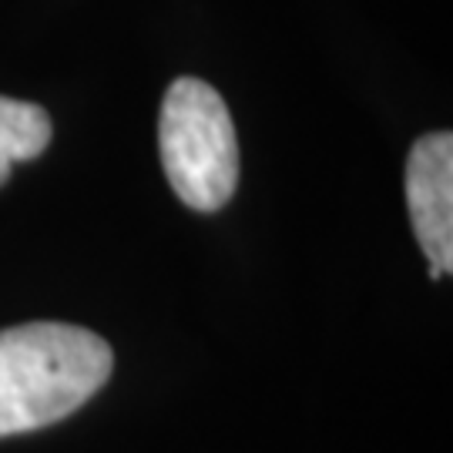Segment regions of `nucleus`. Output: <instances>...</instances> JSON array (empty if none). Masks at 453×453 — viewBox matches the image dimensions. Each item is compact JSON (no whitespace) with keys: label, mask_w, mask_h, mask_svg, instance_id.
Instances as JSON below:
<instances>
[{"label":"nucleus","mask_w":453,"mask_h":453,"mask_svg":"<svg viewBox=\"0 0 453 453\" xmlns=\"http://www.w3.org/2000/svg\"><path fill=\"white\" fill-rule=\"evenodd\" d=\"M111 346L71 323L0 329V437L41 430L81 410L108 383Z\"/></svg>","instance_id":"f257e3e1"},{"label":"nucleus","mask_w":453,"mask_h":453,"mask_svg":"<svg viewBox=\"0 0 453 453\" xmlns=\"http://www.w3.org/2000/svg\"><path fill=\"white\" fill-rule=\"evenodd\" d=\"M165 179L195 211H219L239 185V142L222 95L209 81L168 84L158 114Z\"/></svg>","instance_id":"f03ea898"},{"label":"nucleus","mask_w":453,"mask_h":453,"mask_svg":"<svg viewBox=\"0 0 453 453\" xmlns=\"http://www.w3.org/2000/svg\"><path fill=\"white\" fill-rule=\"evenodd\" d=\"M406 209L430 259V275L453 269V134L434 131L410 148L406 158Z\"/></svg>","instance_id":"7ed1b4c3"},{"label":"nucleus","mask_w":453,"mask_h":453,"mask_svg":"<svg viewBox=\"0 0 453 453\" xmlns=\"http://www.w3.org/2000/svg\"><path fill=\"white\" fill-rule=\"evenodd\" d=\"M50 114L41 104L0 95V185H7L17 162L41 158L50 145Z\"/></svg>","instance_id":"20e7f679"}]
</instances>
